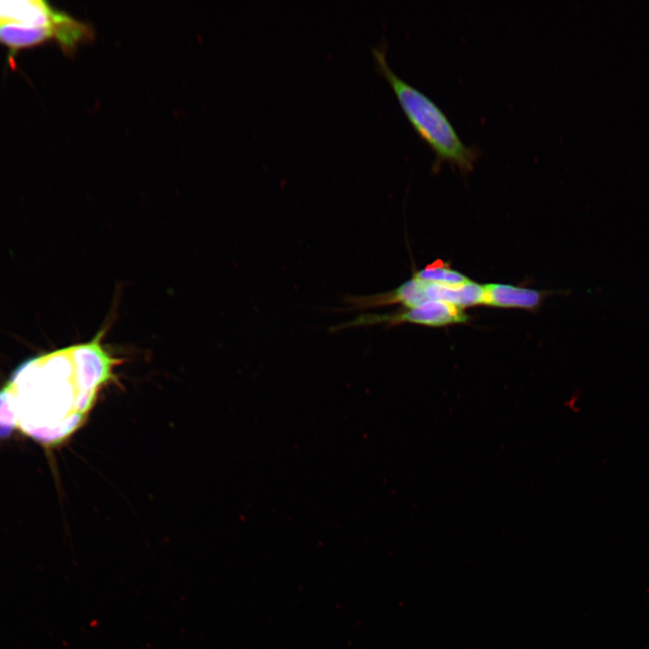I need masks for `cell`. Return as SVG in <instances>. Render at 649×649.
I'll return each mask as SVG.
<instances>
[{
  "label": "cell",
  "instance_id": "obj_8",
  "mask_svg": "<svg viewBox=\"0 0 649 649\" xmlns=\"http://www.w3.org/2000/svg\"><path fill=\"white\" fill-rule=\"evenodd\" d=\"M428 283H436L446 286H460L469 281L462 273L452 269L447 263L436 261L414 274Z\"/></svg>",
  "mask_w": 649,
  "mask_h": 649
},
{
  "label": "cell",
  "instance_id": "obj_4",
  "mask_svg": "<svg viewBox=\"0 0 649 649\" xmlns=\"http://www.w3.org/2000/svg\"><path fill=\"white\" fill-rule=\"evenodd\" d=\"M94 36L92 26L84 22L69 28L0 23V42L14 50L54 40L66 53H72L80 44L92 41Z\"/></svg>",
  "mask_w": 649,
  "mask_h": 649
},
{
  "label": "cell",
  "instance_id": "obj_7",
  "mask_svg": "<svg viewBox=\"0 0 649 649\" xmlns=\"http://www.w3.org/2000/svg\"><path fill=\"white\" fill-rule=\"evenodd\" d=\"M425 295L427 299L440 300L463 308L483 305L484 286L471 280L460 286L425 282Z\"/></svg>",
  "mask_w": 649,
  "mask_h": 649
},
{
  "label": "cell",
  "instance_id": "obj_6",
  "mask_svg": "<svg viewBox=\"0 0 649 649\" xmlns=\"http://www.w3.org/2000/svg\"><path fill=\"white\" fill-rule=\"evenodd\" d=\"M541 300L542 294L535 289L500 283L484 286L483 304L487 306L535 309Z\"/></svg>",
  "mask_w": 649,
  "mask_h": 649
},
{
  "label": "cell",
  "instance_id": "obj_5",
  "mask_svg": "<svg viewBox=\"0 0 649 649\" xmlns=\"http://www.w3.org/2000/svg\"><path fill=\"white\" fill-rule=\"evenodd\" d=\"M69 28L80 21L41 0H0V23Z\"/></svg>",
  "mask_w": 649,
  "mask_h": 649
},
{
  "label": "cell",
  "instance_id": "obj_3",
  "mask_svg": "<svg viewBox=\"0 0 649 649\" xmlns=\"http://www.w3.org/2000/svg\"><path fill=\"white\" fill-rule=\"evenodd\" d=\"M462 307L452 304L428 299L416 306L403 308L387 314H362L346 323L331 328L333 332L357 326L375 324L397 325L410 323L426 326H444L468 321Z\"/></svg>",
  "mask_w": 649,
  "mask_h": 649
},
{
  "label": "cell",
  "instance_id": "obj_1",
  "mask_svg": "<svg viewBox=\"0 0 649 649\" xmlns=\"http://www.w3.org/2000/svg\"><path fill=\"white\" fill-rule=\"evenodd\" d=\"M105 331L90 341L35 356L21 364L5 385L14 397H36V423L26 433L49 444L64 441L86 421L102 390L116 379L122 359L103 343Z\"/></svg>",
  "mask_w": 649,
  "mask_h": 649
},
{
  "label": "cell",
  "instance_id": "obj_2",
  "mask_svg": "<svg viewBox=\"0 0 649 649\" xmlns=\"http://www.w3.org/2000/svg\"><path fill=\"white\" fill-rule=\"evenodd\" d=\"M388 42L384 38L371 47L374 68L391 86L413 129L435 154L434 168L443 162L471 171L480 151L466 145L443 111L425 93L401 78L387 60Z\"/></svg>",
  "mask_w": 649,
  "mask_h": 649
},
{
  "label": "cell",
  "instance_id": "obj_9",
  "mask_svg": "<svg viewBox=\"0 0 649 649\" xmlns=\"http://www.w3.org/2000/svg\"><path fill=\"white\" fill-rule=\"evenodd\" d=\"M19 425L16 398L5 386L0 390V439L8 437Z\"/></svg>",
  "mask_w": 649,
  "mask_h": 649
}]
</instances>
